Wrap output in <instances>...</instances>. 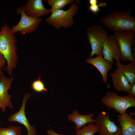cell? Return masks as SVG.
<instances>
[{"mask_svg": "<svg viewBox=\"0 0 135 135\" xmlns=\"http://www.w3.org/2000/svg\"><path fill=\"white\" fill-rule=\"evenodd\" d=\"M17 41L10 26L4 23L0 31V52L7 62L6 70L11 77L16 68L18 58L17 50Z\"/></svg>", "mask_w": 135, "mask_h": 135, "instance_id": "cell-1", "label": "cell"}, {"mask_svg": "<svg viewBox=\"0 0 135 135\" xmlns=\"http://www.w3.org/2000/svg\"><path fill=\"white\" fill-rule=\"evenodd\" d=\"M99 22L114 32H135V18L131 15L130 10L108 13L100 19Z\"/></svg>", "mask_w": 135, "mask_h": 135, "instance_id": "cell-2", "label": "cell"}, {"mask_svg": "<svg viewBox=\"0 0 135 135\" xmlns=\"http://www.w3.org/2000/svg\"><path fill=\"white\" fill-rule=\"evenodd\" d=\"M77 3H72L70 8L66 10L62 9L51 12L50 15L45 20V22L57 29L61 27L68 28L72 26L74 23L73 17L78 10Z\"/></svg>", "mask_w": 135, "mask_h": 135, "instance_id": "cell-3", "label": "cell"}, {"mask_svg": "<svg viewBox=\"0 0 135 135\" xmlns=\"http://www.w3.org/2000/svg\"><path fill=\"white\" fill-rule=\"evenodd\" d=\"M102 103L108 110L113 109L120 114L126 112L130 107L135 106V98L130 95L122 96L111 91L107 92L100 99Z\"/></svg>", "mask_w": 135, "mask_h": 135, "instance_id": "cell-4", "label": "cell"}, {"mask_svg": "<svg viewBox=\"0 0 135 135\" xmlns=\"http://www.w3.org/2000/svg\"><path fill=\"white\" fill-rule=\"evenodd\" d=\"M135 32L128 31L114 32L113 34L120 49V60L123 62H135L132 47L135 43Z\"/></svg>", "mask_w": 135, "mask_h": 135, "instance_id": "cell-5", "label": "cell"}, {"mask_svg": "<svg viewBox=\"0 0 135 135\" xmlns=\"http://www.w3.org/2000/svg\"><path fill=\"white\" fill-rule=\"evenodd\" d=\"M86 34L92 48L90 58L95 54L100 55L103 56L102 50L103 44L108 36L107 32L101 26L94 25L88 28Z\"/></svg>", "mask_w": 135, "mask_h": 135, "instance_id": "cell-6", "label": "cell"}, {"mask_svg": "<svg viewBox=\"0 0 135 135\" xmlns=\"http://www.w3.org/2000/svg\"><path fill=\"white\" fill-rule=\"evenodd\" d=\"M17 14H20L21 18L18 23L12 26L11 28L14 34L19 32L22 35L32 33L35 31L42 19L29 16L25 12L22 6L19 7L16 9Z\"/></svg>", "mask_w": 135, "mask_h": 135, "instance_id": "cell-7", "label": "cell"}, {"mask_svg": "<svg viewBox=\"0 0 135 135\" xmlns=\"http://www.w3.org/2000/svg\"><path fill=\"white\" fill-rule=\"evenodd\" d=\"M96 120L99 135H122L120 128L110 120L108 113L102 112Z\"/></svg>", "mask_w": 135, "mask_h": 135, "instance_id": "cell-8", "label": "cell"}, {"mask_svg": "<svg viewBox=\"0 0 135 135\" xmlns=\"http://www.w3.org/2000/svg\"><path fill=\"white\" fill-rule=\"evenodd\" d=\"M31 96L30 94L28 93L24 94L22 104L20 110L17 112L10 115L8 120L9 122H17L24 125L27 129V135H36V130L35 128L29 122L25 112L26 101Z\"/></svg>", "mask_w": 135, "mask_h": 135, "instance_id": "cell-9", "label": "cell"}, {"mask_svg": "<svg viewBox=\"0 0 135 135\" xmlns=\"http://www.w3.org/2000/svg\"><path fill=\"white\" fill-rule=\"evenodd\" d=\"M14 80L13 77L8 78L1 72L0 76V109L2 112H4L7 107L10 109L13 108L11 100V95L8 93V91L11 86Z\"/></svg>", "mask_w": 135, "mask_h": 135, "instance_id": "cell-10", "label": "cell"}, {"mask_svg": "<svg viewBox=\"0 0 135 135\" xmlns=\"http://www.w3.org/2000/svg\"><path fill=\"white\" fill-rule=\"evenodd\" d=\"M102 53L104 58L112 64L114 58L116 62L120 61V51L114 34L108 35L103 45Z\"/></svg>", "mask_w": 135, "mask_h": 135, "instance_id": "cell-11", "label": "cell"}, {"mask_svg": "<svg viewBox=\"0 0 135 135\" xmlns=\"http://www.w3.org/2000/svg\"><path fill=\"white\" fill-rule=\"evenodd\" d=\"M42 0H29L22 6L26 14L28 16L37 18L46 15L51 12L50 9H46Z\"/></svg>", "mask_w": 135, "mask_h": 135, "instance_id": "cell-12", "label": "cell"}, {"mask_svg": "<svg viewBox=\"0 0 135 135\" xmlns=\"http://www.w3.org/2000/svg\"><path fill=\"white\" fill-rule=\"evenodd\" d=\"M103 56L100 55H97L95 58H90L85 61L97 69L102 75V82L106 84L108 88H110V86L107 82V75L108 71L113 67L112 64L104 59Z\"/></svg>", "mask_w": 135, "mask_h": 135, "instance_id": "cell-13", "label": "cell"}, {"mask_svg": "<svg viewBox=\"0 0 135 135\" xmlns=\"http://www.w3.org/2000/svg\"><path fill=\"white\" fill-rule=\"evenodd\" d=\"M118 117L122 135H135V119L132 115L126 112Z\"/></svg>", "mask_w": 135, "mask_h": 135, "instance_id": "cell-14", "label": "cell"}, {"mask_svg": "<svg viewBox=\"0 0 135 135\" xmlns=\"http://www.w3.org/2000/svg\"><path fill=\"white\" fill-rule=\"evenodd\" d=\"M110 76L112 77L113 86L117 90L129 92L132 86L124 74L118 69H116Z\"/></svg>", "mask_w": 135, "mask_h": 135, "instance_id": "cell-15", "label": "cell"}, {"mask_svg": "<svg viewBox=\"0 0 135 135\" xmlns=\"http://www.w3.org/2000/svg\"><path fill=\"white\" fill-rule=\"evenodd\" d=\"M94 114H91L85 115L81 114L79 113L78 111L74 110L72 113L69 114L68 116V119L73 122L76 125V131L80 129L81 128L87 123L90 122L95 123L96 119L92 118Z\"/></svg>", "mask_w": 135, "mask_h": 135, "instance_id": "cell-16", "label": "cell"}, {"mask_svg": "<svg viewBox=\"0 0 135 135\" xmlns=\"http://www.w3.org/2000/svg\"><path fill=\"white\" fill-rule=\"evenodd\" d=\"M115 64L117 68L124 74L128 82L132 86L135 82V62H131L128 64L124 65L120 62H116Z\"/></svg>", "mask_w": 135, "mask_h": 135, "instance_id": "cell-17", "label": "cell"}, {"mask_svg": "<svg viewBox=\"0 0 135 135\" xmlns=\"http://www.w3.org/2000/svg\"><path fill=\"white\" fill-rule=\"evenodd\" d=\"M76 0H47L48 5L51 6V12L62 9L65 6L72 3Z\"/></svg>", "mask_w": 135, "mask_h": 135, "instance_id": "cell-18", "label": "cell"}, {"mask_svg": "<svg viewBox=\"0 0 135 135\" xmlns=\"http://www.w3.org/2000/svg\"><path fill=\"white\" fill-rule=\"evenodd\" d=\"M94 122H90L86 126H84L82 129L76 131V134L80 135H94L98 132V128Z\"/></svg>", "mask_w": 135, "mask_h": 135, "instance_id": "cell-19", "label": "cell"}, {"mask_svg": "<svg viewBox=\"0 0 135 135\" xmlns=\"http://www.w3.org/2000/svg\"><path fill=\"white\" fill-rule=\"evenodd\" d=\"M22 128L13 125L7 128L0 127V135H22Z\"/></svg>", "mask_w": 135, "mask_h": 135, "instance_id": "cell-20", "label": "cell"}, {"mask_svg": "<svg viewBox=\"0 0 135 135\" xmlns=\"http://www.w3.org/2000/svg\"><path fill=\"white\" fill-rule=\"evenodd\" d=\"M31 86L32 90L37 92H42L48 91L44 83L41 80L40 75L38 79L32 82Z\"/></svg>", "mask_w": 135, "mask_h": 135, "instance_id": "cell-21", "label": "cell"}, {"mask_svg": "<svg viewBox=\"0 0 135 135\" xmlns=\"http://www.w3.org/2000/svg\"><path fill=\"white\" fill-rule=\"evenodd\" d=\"M106 5L107 4L106 3L101 1L98 4L90 6L88 7V10L93 14H96L101 11V10L99 8L100 7H105Z\"/></svg>", "mask_w": 135, "mask_h": 135, "instance_id": "cell-22", "label": "cell"}, {"mask_svg": "<svg viewBox=\"0 0 135 135\" xmlns=\"http://www.w3.org/2000/svg\"><path fill=\"white\" fill-rule=\"evenodd\" d=\"M128 93V95L134 98H135V82L132 86Z\"/></svg>", "mask_w": 135, "mask_h": 135, "instance_id": "cell-23", "label": "cell"}, {"mask_svg": "<svg viewBox=\"0 0 135 135\" xmlns=\"http://www.w3.org/2000/svg\"><path fill=\"white\" fill-rule=\"evenodd\" d=\"M6 60L2 53L0 52V66L4 68Z\"/></svg>", "mask_w": 135, "mask_h": 135, "instance_id": "cell-24", "label": "cell"}, {"mask_svg": "<svg viewBox=\"0 0 135 135\" xmlns=\"http://www.w3.org/2000/svg\"><path fill=\"white\" fill-rule=\"evenodd\" d=\"M47 133L48 135H64L58 134L51 129L48 130L47 131ZM76 135H80V134H76Z\"/></svg>", "mask_w": 135, "mask_h": 135, "instance_id": "cell-25", "label": "cell"}, {"mask_svg": "<svg viewBox=\"0 0 135 135\" xmlns=\"http://www.w3.org/2000/svg\"><path fill=\"white\" fill-rule=\"evenodd\" d=\"M98 3L97 0H89V4L90 6H92Z\"/></svg>", "mask_w": 135, "mask_h": 135, "instance_id": "cell-26", "label": "cell"}, {"mask_svg": "<svg viewBox=\"0 0 135 135\" xmlns=\"http://www.w3.org/2000/svg\"><path fill=\"white\" fill-rule=\"evenodd\" d=\"M2 67L0 66V73L2 72Z\"/></svg>", "mask_w": 135, "mask_h": 135, "instance_id": "cell-27", "label": "cell"}, {"mask_svg": "<svg viewBox=\"0 0 135 135\" xmlns=\"http://www.w3.org/2000/svg\"><path fill=\"white\" fill-rule=\"evenodd\" d=\"M1 124V121L0 119V125Z\"/></svg>", "mask_w": 135, "mask_h": 135, "instance_id": "cell-28", "label": "cell"}, {"mask_svg": "<svg viewBox=\"0 0 135 135\" xmlns=\"http://www.w3.org/2000/svg\"></svg>", "mask_w": 135, "mask_h": 135, "instance_id": "cell-29", "label": "cell"}]
</instances>
